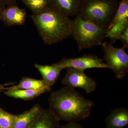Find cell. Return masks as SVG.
Wrapping results in <instances>:
<instances>
[{"label": "cell", "instance_id": "9", "mask_svg": "<svg viewBox=\"0 0 128 128\" xmlns=\"http://www.w3.org/2000/svg\"><path fill=\"white\" fill-rule=\"evenodd\" d=\"M82 0H50V7L60 14L69 16L79 12Z\"/></svg>", "mask_w": 128, "mask_h": 128}, {"label": "cell", "instance_id": "7", "mask_svg": "<svg viewBox=\"0 0 128 128\" xmlns=\"http://www.w3.org/2000/svg\"><path fill=\"white\" fill-rule=\"evenodd\" d=\"M55 64L63 69L72 67L84 71L86 69L95 68L109 69L102 59L92 54H84L82 57L76 58H63Z\"/></svg>", "mask_w": 128, "mask_h": 128}, {"label": "cell", "instance_id": "3", "mask_svg": "<svg viewBox=\"0 0 128 128\" xmlns=\"http://www.w3.org/2000/svg\"><path fill=\"white\" fill-rule=\"evenodd\" d=\"M117 0H82L78 14L108 31L118 6Z\"/></svg>", "mask_w": 128, "mask_h": 128}, {"label": "cell", "instance_id": "14", "mask_svg": "<svg viewBox=\"0 0 128 128\" xmlns=\"http://www.w3.org/2000/svg\"><path fill=\"white\" fill-rule=\"evenodd\" d=\"M50 89H44L34 90L29 89H11L4 92L6 96L16 98H20L24 101H29L42 94L50 92Z\"/></svg>", "mask_w": 128, "mask_h": 128}, {"label": "cell", "instance_id": "6", "mask_svg": "<svg viewBox=\"0 0 128 128\" xmlns=\"http://www.w3.org/2000/svg\"><path fill=\"white\" fill-rule=\"evenodd\" d=\"M62 80L63 84L72 88L83 89L88 93L96 90L97 83L93 78L86 74L84 71L72 67L66 68Z\"/></svg>", "mask_w": 128, "mask_h": 128}, {"label": "cell", "instance_id": "21", "mask_svg": "<svg viewBox=\"0 0 128 128\" xmlns=\"http://www.w3.org/2000/svg\"><path fill=\"white\" fill-rule=\"evenodd\" d=\"M17 0H0V9H4L12 5L16 4Z\"/></svg>", "mask_w": 128, "mask_h": 128}, {"label": "cell", "instance_id": "19", "mask_svg": "<svg viewBox=\"0 0 128 128\" xmlns=\"http://www.w3.org/2000/svg\"><path fill=\"white\" fill-rule=\"evenodd\" d=\"M15 114H12L0 107V128H12Z\"/></svg>", "mask_w": 128, "mask_h": 128}, {"label": "cell", "instance_id": "4", "mask_svg": "<svg viewBox=\"0 0 128 128\" xmlns=\"http://www.w3.org/2000/svg\"><path fill=\"white\" fill-rule=\"evenodd\" d=\"M107 31L89 21L79 14L72 20L71 36L77 42L79 51L102 45Z\"/></svg>", "mask_w": 128, "mask_h": 128}, {"label": "cell", "instance_id": "2", "mask_svg": "<svg viewBox=\"0 0 128 128\" xmlns=\"http://www.w3.org/2000/svg\"><path fill=\"white\" fill-rule=\"evenodd\" d=\"M30 17L46 44L52 45L71 36L72 20L51 8L40 14H32Z\"/></svg>", "mask_w": 128, "mask_h": 128}, {"label": "cell", "instance_id": "8", "mask_svg": "<svg viewBox=\"0 0 128 128\" xmlns=\"http://www.w3.org/2000/svg\"><path fill=\"white\" fill-rule=\"evenodd\" d=\"M27 13L25 9L14 4L0 9V21L6 26H23L26 20Z\"/></svg>", "mask_w": 128, "mask_h": 128}, {"label": "cell", "instance_id": "5", "mask_svg": "<svg viewBox=\"0 0 128 128\" xmlns=\"http://www.w3.org/2000/svg\"><path fill=\"white\" fill-rule=\"evenodd\" d=\"M112 42L102 44L104 56L102 60L107 65L117 79H122L128 72V54L125 48H115Z\"/></svg>", "mask_w": 128, "mask_h": 128}, {"label": "cell", "instance_id": "17", "mask_svg": "<svg viewBox=\"0 0 128 128\" xmlns=\"http://www.w3.org/2000/svg\"><path fill=\"white\" fill-rule=\"evenodd\" d=\"M126 18H128V0H121L119 2L115 15L108 26V31L114 25Z\"/></svg>", "mask_w": 128, "mask_h": 128}, {"label": "cell", "instance_id": "23", "mask_svg": "<svg viewBox=\"0 0 128 128\" xmlns=\"http://www.w3.org/2000/svg\"><path fill=\"white\" fill-rule=\"evenodd\" d=\"M13 83L12 82H9L6 84H0V92H4L6 90V86L9 85H13Z\"/></svg>", "mask_w": 128, "mask_h": 128}, {"label": "cell", "instance_id": "11", "mask_svg": "<svg viewBox=\"0 0 128 128\" xmlns=\"http://www.w3.org/2000/svg\"><path fill=\"white\" fill-rule=\"evenodd\" d=\"M105 128H124L128 124V110L125 108L111 111L105 120Z\"/></svg>", "mask_w": 128, "mask_h": 128}, {"label": "cell", "instance_id": "1", "mask_svg": "<svg viewBox=\"0 0 128 128\" xmlns=\"http://www.w3.org/2000/svg\"><path fill=\"white\" fill-rule=\"evenodd\" d=\"M48 109L60 121L77 123L90 115L94 102L85 98L74 88L66 86L52 92Z\"/></svg>", "mask_w": 128, "mask_h": 128}, {"label": "cell", "instance_id": "10", "mask_svg": "<svg viewBox=\"0 0 128 128\" xmlns=\"http://www.w3.org/2000/svg\"><path fill=\"white\" fill-rule=\"evenodd\" d=\"M60 121L48 108H42L27 128H60Z\"/></svg>", "mask_w": 128, "mask_h": 128}, {"label": "cell", "instance_id": "13", "mask_svg": "<svg viewBox=\"0 0 128 128\" xmlns=\"http://www.w3.org/2000/svg\"><path fill=\"white\" fill-rule=\"evenodd\" d=\"M42 108L40 105L37 104L22 113L15 114L12 128H27L38 116Z\"/></svg>", "mask_w": 128, "mask_h": 128}, {"label": "cell", "instance_id": "15", "mask_svg": "<svg viewBox=\"0 0 128 128\" xmlns=\"http://www.w3.org/2000/svg\"><path fill=\"white\" fill-rule=\"evenodd\" d=\"M44 89L51 90V88L48 86L43 80H37L30 77H24L22 78L18 84L6 88L5 90L11 89L38 90Z\"/></svg>", "mask_w": 128, "mask_h": 128}, {"label": "cell", "instance_id": "22", "mask_svg": "<svg viewBox=\"0 0 128 128\" xmlns=\"http://www.w3.org/2000/svg\"><path fill=\"white\" fill-rule=\"evenodd\" d=\"M60 128H83L82 125L76 122H69L65 125L60 126Z\"/></svg>", "mask_w": 128, "mask_h": 128}, {"label": "cell", "instance_id": "12", "mask_svg": "<svg viewBox=\"0 0 128 128\" xmlns=\"http://www.w3.org/2000/svg\"><path fill=\"white\" fill-rule=\"evenodd\" d=\"M34 66L41 74L42 80L48 86L52 88L57 81L63 68L55 64L51 65L34 64Z\"/></svg>", "mask_w": 128, "mask_h": 128}, {"label": "cell", "instance_id": "18", "mask_svg": "<svg viewBox=\"0 0 128 128\" xmlns=\"http://www.w3.org/2000/svg\"><path fill=\"white\" fill-rule=\"evenodd\" d=\"M128 25V18L123 19L107 32L105 38H110L112 43L115 42L124 28Z\"/></svg>", "mask_w": 128, "mask_h": 128}, {"label": "cell", "instance_id": "16", "mask_svg": "<svg viewBox=\"0 0 128 128\" xmlns=\"http://www.w3.org/2000/svg\"><path fill=\"white\" fill-rule=\"evenodd\" d=\"M30 9L32 14H38L43 12L50 7V0H21Z\"/></svg>", "mask_w": 128, "mask_h": 128}, {"label": "cell", "instance_id": "20", "mask_svg": "<svg viewBox=\"0 0 128 128\" xmlns=\"http://www.w3.org/2000/svg\"><path fill=\"white\" fill-rule=\"evenodd\" d=\"M123 44V47L128 48V25L124 28L120 34L118 39Z\"/></svg>", "mask_w": 128, "mask_h": 128}]
</instances>
